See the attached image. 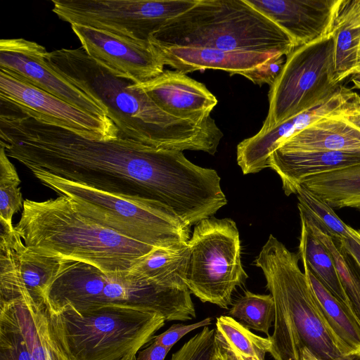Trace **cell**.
<instances>
[{"instance_id": "obj_1", "label": "cell", "mask_w": 360, "mask_h": 360, "mask_svg": "<svg viewBox=\"0 0 360 360\" xmlns=\"http://www.w3.org/2000/svg\"><path fill=\"white\" fill-rule=\"evenodd\" d=\"M0 146L32 173L156 202L186 224L202 214L214 189L213 169L193 164L183 151L120 136L88 139L13 107L1 111Z\"/></svg>"}, {"instance_id": "obj_2", "label": "cell", "mask_w": 360, "mask_h": 360, "mask_svg": "<svg viewBox=\"0 0 360 360\" xmlns=\"http://www.w3.org/2000/svg\"><path fill=\"white\" fill-rule=\"evenodd\" d=\"M47 64L68 82L100 101L120 136L157 148L214 155L223 133L211 116L184 120L162 110L130 79L117 75L80 47L48 52Z\"/></svg>"}, {"instance_id": "obj_3", "label": "cell", "mask_w": 360, "mask_h": 360, "mask_svg": "<svg viewBox=\"0 0 360 360\" xmlns=\"http://www.w3.org/2000/svg\"><path fill=\"white\" fill-rule=\"evenodd\" d=\"M14 229L34 252L86 262L110 274L128 271L156 248L98 224L65 195L24 200Z\"/></svg>"}, {"instance_id": "obj_4", "label": "cell", "mask_w": 360, "mask_h": 360, "mask_svg": "<svg viewBox=\"0 0 360 360\" xmlns=\"http://www.w3.org/2000/svg\"><path fill=\"white\" fill-rule=\"evenodd\" d=\"M299 259L297 254L270 235L255 261L275 306L269 353L274 360H301L304 349L320 360L354 356L327 323Z\"/></svg>"}, {"instance_id": "obj_5", "label": "cell", "mask_w": 360, "mask_h": 360, "mask_svg": "<svg viewBox=\"0 0 360 360\" xmlns=\"http://www.w3.org/2000/svg\"><path fill=\"white\" fill-rule=\"evenodd\" d=\"M162 46L281 53L295 48L288 34L245 0H198L150 39Z\"/></svg>"}, {"instance_id": "obj_6", "label": "cell", "mask_w": 360, "mask_h": 360, "mask_svg": "<svg viewBox=\"0 0 360 360\" xmlns=\"http://www.w3.org/2000/svg\"><path fill=\"white\" fill-rule=\"evenodd\" d=\"M191 294L186 286L148 282L128 271L105 273L90 264L67 259L47 290L46 302L50 309L69 304L78 311L127 305L157 314L167 321H186L194 311Z\"/></svg>"}, {"instance_id": "obj_7", "label": "cell", "mask_w": 360, "mask_h": 360, "mask_svg": "<svg viewBox=\"0 0 360 360\" xmlns=\"http://www.w3.org/2000/svg\"><path fill=\"white\" fill-rule=\"evenodd\" d=\"M51 339L65 360H120L137 354L164 325L157 314L120 304L78 311L46 308Z\"/></svg>"}, {"instance_id": "obj_8", "label": "cell", "mask_w": 360, "mask_h": 360, "mask_svg": "<svg viewBox=\"0 0 360 360\" xmlns=\"http://www.w3.org/2000/svg\"><path fill=\"white\" fill-rule=\"evenodd\" d=\"M32 174L44 186L71 198L87 217L133 240L173 248L190 239L191 227L160 203L100 191L44 172Z\"/></svg>"}, {"instance_id": "obj_9", "label": "cell", "mask_w": 360, "mask_h": 360, "mask_svg": "<svg viewBox=\"0 0 360 360\" xmlns=\"http://www.w3.org/2000/svg\"><path fill=\"white\" fill-rule=\"evenodd\" d=\"M188 246L185 283L191 293L202 302L228 309L233 291L248 278L235 221L213 217L201 220L195 225Z\"/></svg>"}, {"instance_id": "obj_10", "label": "cell", "mask_w": 360, "mask_h": 360, "mask_svg": "<svg viewBox=\"0 0 360 360\" xmlns=\"http://www.w3.org/2000/svg\"><path fill=\"white\" fill-rule=\"evenodd\" d=\"M340 86L332 34L295 48L270 86L269 112L260 129H269L323 103Z\"/></svg>"}, {"instance_id": "obj_11", "label": "cell", "mask_w": 360, "mask_h": 360, "mask_svg": "<svg viewBox=\"0 0 360 360\" xmlns=\"http://www.w3.org/2000/svg\"><path fill=\"white\" fill-rule=\"evenodd\" d=\"M58 18L140 43L153 37L198 0H52Z\"/></svg>"}, {"instance_id": "obj_12", "label": "cell", "mask_w": 360, "mask_h": 360, "mask_svg": "<svg viewBox=\"0 0 360 360\" xmlns=\"http://www.w3.org/2000/svg\"><path fill=\"white\" fill-rule=\"evenodd\" d=\"M0 98L25 115L88 139H110L119 135L117 128L108 117L84 112L2 70Z\"/></svg>"}, {"instance_id": "obj_13", "label": "cell", "mask_w": 360, "mask_h": 360, "mask_svg": "<svg viewBox=\"0 0 360 360\" xmlns=\"http://www.w3.org/2000/svg\"><path fill=\"white\" fill-rule=\"evenodd\" d=\"M0 224V302L28 295L46 303V291L67 259L30 250L13 225Z\"/></svg>"}, {"instance_id": "obj_14", "label": "cell", "mask_w": 360, "mask_h": 360, "mask_svg": "<svg viewBox=\"0 0 360 360\" xmlns=\"http://www.w3.org/2000/svg\"><path fill=\"white\" fill-rule=\"evenodd\" d=\"M48 52L37 42L25 39L0 41V70L30 84L77 108L99 117H108L98 101L68 82L46 61Z\"/></svg>"}, {"instance_id": "obj_15", "label": "cell", "mask_w": 360, "mask_h": 360, "mask_svg": "<svg viewBox=\"0 0 360 360\" xmlns=\"http://www.w3.org/2000/svg\"><path fill=\"white\" fill-rule=\"evenodd\" d=\"M70 25L86 54L118 76L139 84L164 71L165 64L151 43L137 42L80 24Z\"/></svg>"}, {"instance_id": "obj_16", "label": "cell", "mask_w": 360, "mask_h": 360, "mask_svg": "<svg viewBox=\"0 0 360 360\" xmlns=\"http://www.w3.org/2000/svg\"><path fill=\"white\" fill-rule=\"evenodd\" d=\"M270 18L296 47L331 34L339 0H245Z\"/></svg>"}, {"instance_id": "obj_17", "label": "cell", "mask_w": 360, "mask_h": 360, "mask_svg": "<svg viewBox=\"0 0 360 360\" xmlns=\"http://www.w3.org/2000/svg\"><path fill=\"white\" fill-rule=\"evenodd\" d=\"M135 85L162 110L184 120H204L218 103L203 84L177 70H164L158 77Z\"/></svg>"}, {"instance_id": "obj_18", "label": "cell", "mask_w": 360, "mask_h": 360, "mask_svg": "<svg viewBox=\"0 0 360 360\" xmlns=\"http://www.w3.org/2000/svg\"><path fill=\"white\" fill-rule=\"evenodd\" d=\"M165 65L184 74L206 69L221 70L245 77L281 53L224 51L201 46H162L151 44Z\"/></svg>"}, {"instance_id": "obj_19", "label": "cell", "mask_w": 360, "mask_h": 360, "mask_svg": "<svg viewBox=\"0 0 360 360\" xmlns=\"http://www.w3.org/2000/svg\"><path fill=\"white\" fill-rule=\"evenodd\" d=\"M360 165V150L281 151L270 156L269 167L280 176L286 195L295 194L306 178Z\"/></svg>"}, {"instance_id": "obj_20", "label": "cell", "mask_w": 360, "mask_h": 360, "mask_svg": "<svg viewBox=\"0 0 360 360\" xmlns=\"http://www.w3.org/2000/svg\"><path fill=\"white\" fill-rule=\"evenodd\" d=\"M281 151L358 150L360 129L343 114L321 118L283 142Z\"/></svg>"}, {"instance_id": "obj_21", "label": "cell", "mask_w": 360, "mask_h": 360, "mask_svg": "<svg viewBox=\"0 0 360 360\" xmlns=\"http://www.w3.org/2000/svg\"><path fill=\"white\" fill-rule=\"evenodd\" d=\"M303 266L329 327L352 355L360 357V319L351 307L337 299L307 266Z\"/></svg>"}, {"instance_id": "obj_22", "label": "cell", "mask_w": 360, "mask_h": 360, "mask_svg": "<svg viewBox=\"0 0 360 360\" xmlns=\"http://www.w3.org/2000/svg\"><path fill=\"white\" fill-rule=\"evenodd\" d=\"M188 257V243L178 248H156L139 259L128 273L148 282L186 286Z\"/></svg>"}, {"instance_id": "obj_23", "label": "cell", "mask_w": 360, "mask_h": 360, "mask_svg": "<svg viewBox=\"0 0 360 360\" xmlns=\"http://www.w3.org/2000/svg\"><path fill=\"white\" fill-rule=\"evenodd\" d=\"M300 184L332 207L360 210V165L310 176Z\"/></svg>"}, {"instance_id": "obj_24", "label": "cell", "mask_w": 360, "mask_h": 360, "mask_svg": "<svg viewBox=\"0 0 360 360\" xmlns=\"http://www.w3.org/2000/svg\"><path fill=\"white\" fill-rule=\"evenodd\" d=\"M301 221L298 257L323 285L340 302L351 307L335 269L333 258L326 245Z\"/></svg>"}, {"instance_id": "obj_25", "label": "cell", "mask_w": 360, "mask_h": 360, "mask_svg": "<svg viewBox=\"0 0 360 360\" xmlns=\"http://www.w3.org/2000/svg\"><path fill=\"white\" fill-rule=\"evenodd\" d=\"M298 207L302 219L311 233L319 239L330 252L351 307L360 319V274L354 268L351 256L340 240L331 236L326 229L303 208Z\"/></svg>"}, {"instance_id": "obj_26", "label": "cell", "mask_w": 360, "mask_h": 360, "mask_svg": "<svg viewBox=\"0 0 360 360\" xmlns=\"http://www.w3.org/2000/svg\"><path fill=\"white\" fill-rule=\"evenodd\" d=\"M215 334L219 342L258 360H265V354L269 352L271 346L269 337L254 334L229 315L217 319Z\"/></svg>"}, {"instance_id": "obj_27", "label": "cell", "mask_w": 360, "mask_h": 360, "mask_svg": "<svg viewBox=\"0 0 360 360\" xmlns=\"http://www.w3.org/2000/svg\"><path fill=\"white\" fill-rule=\"evenodd\" d=\"M229 316L240 324L269 337V329L275 319V306L271 294L259 295L250 291L232 304Z\"/></svg>"}, {"instance_id": "obj_28", "label": "cell", "mask_w": 360, "mask_h": 360, "mask_svg": "<svg viewBox=\"0 0 360 360\" xmlns=\"http://www.w3.org/2000/svg\"><path fill=\"white\" fill-rule=\"evenodd\" d=\"M0 360H34L13 301L0 302Z\"/></svg>"}, {"instance_id": "obj_29", "label": "cell", "mask_w": 360, "mask_h": 360, "mask_svg": "<svg viewBox=\"0 0 360 360\" xmlns=\"http://www.w3.org/2000/svg\"><path fill=\"white\" fill-rule=\"evenodd\" d=\"M335 80L340 83L358 67L360 51V26L333 25Z\"/></svg>"}, {"instance_id": "obj_30", "label": "cell", "mask_w": 360, "mask_h": 360, "mask_svg": "<svg viewBox=\"0 0 360 360\" xmlns=\"http://www.w3.org/2000/svg\"><path fill=\"white\" fill-rule=\"evenodd\" d=\"M295 194L298 206L309 212L328 233L338 239L352 238L356 229L347 225L333 211V207L316 194L300 184Z\"/></svg>"}, {"instance_id": "obj_31", "label": "cell", "mask_w": 360, "mask_h": 360, "mask_svg": "<svg viewBox=\"0 0 360 360\" xmlns=\"http://www.w3.org/2000/svg\"><path fill=\"white\" fill-rule=\"evenodd\" d=\"M20 180L4 148H0V219L12 224V218L23 207Z\"/></svg>"}, {"instance_id": "obj_32", "label": "cell", "mask_w": 360, "mask_h": 360, "mask_svg": "<svg viewBox=\"0 0 360 360\" xmlns=\"http://www.w3.org/2000/svg\"><path fill=\"white\" fill-rule=\"evenodd\" d=\"M217 349L215 330L205 326L174 352L171 360H212Z\"/></svg>"}, {"instance_id": "obj_33", "label": "cell", "mask_w": 360, "mask_h": 360, "mask_svg": "<svg viewBox=\"0 0 360 360\" xmlns=\"http://www.w3.org/2000/svg\"><path fill=\"white\" fill-rule=\"evenodd\" d=\"M284 55H278L250 72L245 77L257 85L271 86L278 75L284 63Z\"/></svg>"}, {"instance_id": "obj_34", "label": "cell", "mask_w": 360, "mask_h": 360, "mask_svg": "<svg viewBox=\"0 0 360 360\" xmlns=\"http://www.w3.org/2000/svg\"><path fill=\"white\" fill-rule=\"evenodd\" d=\"M212 320V318L208 317L199 322L189 325L181 323L173 324L162 333L154 336L153 341L172 349L173 345L185 335L198 328L210 325Z\"/></svg>"}, {"instance_id": "obj_35", "label": "cell", "mask_w": 360, "mask_h": 360, "mask_svg": "<svg viewBox=\"0 0 360 360\" xmlns=\"http://www.w3.org/2000/svg\"><path fill=\"white\" fill-rule=\"evenodd\" d=\"M360 26V0H339L333 25Z\"/></svg>"}, {"instance_id": "obj_36", "label": "cell", "mask_w": 360, "mask_h": 360, "mask_svg": "<svg viewBox=\"0 0 360 360\" xmlns=\"http://www.w3.org/2000/svg\"><path fill=\"white\" fill-rule=\"evenodd\" d=\"M171 348L153 341L147 347L139 352L136 360H165Z\"/></svg>"}, {"instance_id": "obj_37", "label": "cell", "mask_w": 360, "mask_h": 360, "mask_svg": "<svg viewBox=\"0 0 360 360\" xmlns=\"http://www.w3.org/2000/svg\"><path fill=\"white\" fill-rule=\"evenodd\" d=\"M346 252L360 268V230L356 229L352 238L339 240Z\"/></svg>"}, {"instance_id": "obj_38", "label": "cell", "mask_w": 360, "mask_h": 360, "mask_svg": "<svg viewBox=\"0 0 360 360\" xmlns=\"http://www.w3.org/2000/svg\"><path fill=\"white\" fill-rule=\"evenodd\" d=\"M343 116L352 124L360 129V103L347 110Z\"/></svg>"}, {"instance_id": "obj_39", "label": "cell", "mask_w": 360, "mask_h": 360, "mask_svg": "<svg viewBox=\"0 0 360 360\" xmlns=\"http://www.w3.org/2000/svg\"><path fill=\"white\" fill-rule=\"evenodd\" d=\"M217 341L219 345L226 352V354L232 359V360H258L252 357L243 355L237 351L219 342L217 340Z\"/></svg>"}, {"instance_id": "obj_40", "label": "cell", "mask_w": 360, "mask_h": 360, "mask_svg": "<svg viewBox=\"0 0 360 360\" xmlns=\"http://www.w3.org/2000/svg\"><path fill=\"white\" fill-rule=\"evenodd\" d=\"M212 360H232V359L218 345V342H217V349L216 353H215Z\"/></svg>"}, {"instance_id": "obj_41", "label": "cell", "mask_w": 360, "mask_h": 360, "mask_svg": "<svg viewBox=\"0 0 360 360\" xmlns=\"http://www.w3.org/2000/svg\"><path fill=\"white\" fill-rule=\"evenodd\" d=\"M350 77L354 87L360 90V67H357Z\"/></svg>"}, {"instance_id": "obj_42", "label": "cell", "mask_w": 360, "mask_h": 360, "mask_svg": "<svg viewBox=\"0 0 360 360\" xmlns=\"http://www.w3.org/2000/svg\"><path fill=\"white\" fill-rule=\"evenodd\" d=\"M301 360H320L312 354L307 349H304L302 352Z\"/></svg>"}, {"instance_id": "obj_43", "label": "cell", "mask_w": 360, "mask_h": 360, "mask_svg": "<svg viewBox=\"0 0 360 360\" xmlns=\"http://www.w3.org/2000/svg\"><path fill=\"white\" fill-rule=\"evenodd\" d=\"M336 360H360V357L352 355L342 356Z\"/></svg>"}, {"instance_id": "obj_44", "label": "cell", "mask_w": 360, "mask_h": 360, "mask_svg": "<svg viewBox=\"0 0 360 360\" xmlns=\"http://www.w3.org/2000/svg\"><path fill=\"white\" fill-rule=\"evenodd\" d=\"M120 360H136V354H130L124 356Z\"/></svg>"}, {"instance_id": "obj_45", "label": "cell", "mask_w": 360, "mask_h": 360, "mask_svg": "<svg viewBox=\"0 0 360 360\" xmlns=\"http://www.w3.org/2000/svg\"><path fill=\"white\" fill-rule=\"evenodd\" d=\"M358 67H360V51H359V64Z\"/></svg>"}]
</instances>
